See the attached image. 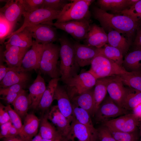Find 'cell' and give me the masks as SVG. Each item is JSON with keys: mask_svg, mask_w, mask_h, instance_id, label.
<instances>
[{"mask_svg": "<svg viewBox=\"0 0 141 141\" xmlns=\"http://www.w3.org/2000/svg\"><path fill=\"white\" fill-rule=\"evenodd\" d=\"M94 17L105 30L112 29L125 35L130 39L136 32L140 21L126 15L108 13L99 7H93Z\"/></svg>", "mask_w": 141, "mask_h": 141, "instance_id": "6da1fadb", "label": "cell"}, {"mask_svg": "<svg viewBox=\"0 0 141 141\" xmlns=\"http://www.w3.org/2000/svg\"><path fill=\"white\" fill-rule=\"evenodd\" d=\"M58 40L60 44V79L64 83L78 74L80 67L75 60L73 43L65 35L61 37Z\"/></svg>", "mask_w": 141, "mask_h": 141, "instance_id": "7a4b0ae2", "label": "cell"}, {"mask_svg": "<svg viewBox=\"0 0 141 141\" xmlns=\"http://www.w3.org/2000/svg\"><path fill=\"white\" fill-rule=\"evenodd\" d=\"M90 64L88 71L97 79L119 75L127 72L122 67L99 52L92 59Z\"/></svg>", "mask_w": 141, "mask_h": 141, "instance_id": "3957f363", "label": "cell"}, {"mask_svg": "<svg viewBox=\"0 0 141 141\" xmlns=\"http://www.w3.org/2000/svg\"><path fill=\"white\" fill-rule=\"evenodd\" d=\"M60 47L51 43L44 45L39 69L42 73L52 78L61 76L57 67Z\"/></svg>", "mask_w": 141, "mask_h": 141, "instance_id": "277c9868", "label": "cell"}, {"mask_svg": "<svg viewBox=\"0 0 141 141\" xmlns=\"http://www.w3.org/2000/svg\"><path fill=\"white\" fill-rule=\"evenodd\" d=\"M67 4L61 10L55 22L61 23L89 18L90 6L94 1L74 0Z\"/></svg>", "mask_w": 141, "mask_h": 141, "instance_id": "5b68a950", "label": "cell"}, {"mask_svg": "<svg viewBox=\"0 0 141 141\" xmlns=\"http://www.w3.org/2000/svg\"><path fill=\"white\" fill-rule=\"evenodd\" d=\"M96 79L88 71L77 74L67 80L64 83L70 100L75 97L93 88Z\"/></svg>", "mask_w": 141, "mask_h": 141, "instance_id": "8992f818", "label": "cell"}, {"mask_svg": "<svg viewBox=\"0 0 141 141\" xmlns=\"http://www.w3.org/2000/svg\"><path fill=\"white\" fill-rule=\"evenodd\" d=\"M61 11L42 8L30 13L24 12L23 15L24 20L22 25L17 30L13 32L7 39L30 26L41 24L50 25L53 23V20L57 19Z\"/></svg>", "mask_w": 141, "mask_h": 141, "instance_id": "52a82bcc", "label": "cell"}, {"mask_svg": "<svg viewBox=\"0 0 141 141\" xmlns=\"http://www.w3.org/2000/svg\"><path fill=\"white\" fill-rule=\"evenodd\" d=\"M89 18L70 21L61 23H52L51 25L63 30L78 40H85L90 25Z\"/></svg>", "mask_w": 141, "mask_h": 141, "instance_id": "ba28073f", "label": "cell"}, {"mask_svg": "<svg viewBox=\"0 0 141 141\" xmlns=\"http://www.w3.org/2000/svg\"><path fill=\"white\" fill-rule=\"evenodd\" d=\"M128 113V110L119 106L108 96L101 103L94 116L97 122L103 124Z\"/></svg>", "mask_w": 141, "mask_h": 141, "instance_id": "9c48e42d", "label": "cell"}, {"mask_svg": "<svg viewBox=\"0 0 141 141\" xmlns=\"http://www.w3.org/2000/svg\"><path fill=\"white\" fill-rule=\"evenodd\" d=\"M140 119L133 113H128L103 123V125L116 131L130 133L136 131Z\"/></svg>", "mask_w": 141, "mask_h": 141, "instance_id": "30bf717a", "label": "cell"}, {"mask_svg": "<svg viewBox=\"0 0 141 141\" xmlns=\"http://www.w3.org/2000/svg\"><path fill=\"white\" fill-rule=\"evenodd\" d=\"M53 26L41 24L31 25L25 28L31 32L36 43L45 45L53 43L58 39L56 31Z\"/></svg>", "mask_w": 141, "mask_h": 141, "instance_id": "8fae6325", "label": "cell"}, {"mask_svg": "<svg viewBox=\"0 0 141 141\" xmlns=\"http://www.w3.org/2000/svg\"><path fill=\"white\" fill-rule=\"evenodd\" d=\"M44 45L36 43L34 41L31 48L25 54L21 67L26 72L39 69Z\"/></svg>", "mask_w": 141, "mask_h": 141, "instance_id": "7c38bea8", "label": "cell"}, {"mask_svg": "<svg viewBox=\"0 0 141 141\" xmlns=\"http://www.w3.org/2000/svg\"><path fill=\"white\" fill-rule=\"evenodd\" d=\"M75 60L80 67L89 64L93 58L99 53V48L78 42L73 43Z\"/></svg>", "mask_w": 141, "mask_h": 141, "instance_id": "4fadbf2b", "label": "cell"}, {"mask_svg": "<svg viewBox=\"0 0 141 141\" xmlns=\"http://www.w3.org/2000/svg\"><path fill=\"white\" fill-rule=\"evenodd\" d=\"M66 141H96L98 136L74 118L71 123L69 131L64 138Z\"/></svg>", "mask_w": 141, "mask_h": 141, "instance_id": "5bb4252c", "label": "cell"}, {"mask_svg": "<svg viewBox=\"0 0 141 141\" xmlns=\"http://www.w3.org/2000/svg\"><path fill=\"white\" fill-rule=\"evenodd\" d=\"M47 115L48 119L58 133L63 138H65L70 130L71 123L61 113L57 105L52 107Z\"/></svg>", "mask_w": 141, "mask_h": 141, "instance_id": "9a60e30c", "label": "cell"}, {"mask_svg": "<svg viewBox=\"0 0 141 141\" xmlns=\"http://www.w3.org/2000/svg\"><path fill=\"white\" fill-rule=\"evenodd\" d=\"M109 96L118 105L122 108L126 87L118 75L111 76L107 86Z\"/></svg>", "mask_w": 141, "mask_h": 141, "instance_id": "2e32d148", "label": "cell"}, {"mask_svg": "<svg viewBox=\"0 0 141 141\" xmlns=\"http://www.w3.org/2000/svg\"><path fill=\"white\" fill-rule=\"evenodd\" d=\"M54 99L57 101V105L60 112L71 123L74 118L73 104L66 89L58 85Z\"/></svg>", "mask_w": 141, "mask_h": 141, "instance_id": "e0dca14e", "label": "cell"}, {"mask_svg": "<svg viewBox=\"0 0 141 141\" xmlns=\"http://www.w3.org/2000/svg\"><path fill=\"white\" fill-rule=\"evenodd\" d=\"M5 50L3 52L4 60L9 68L21 67L25 55L29 48H23L4 44Z\"/></svg>", "mask_w": 141, "mask_h": 141, "instance_id": "ac0fdd59", "label": "cell"}, {"mask_svg": "<svg viewBox=\"0 0 141 141\" xmlns=\"http://www.w3.org/2000/svg\"><path fill=\"white\" fill-rule=\"evenodd\" d=\"M0 10V13L15 26L25 12L21 0H8Z\"/></svg>", "mask_w": 141, "mask_h": 141, "instance_id": "d6986e66", "label": "cell"}, {"mask_svg": "<svg viewBox=\"0 0 141 141\" xmlns=\"http://www.w3.org/2000/svg\"><path fill=\"white\" fill-rule=\"evenodd\" d=\"M86 44L100 48L108 43V36L104 29L95 24L91 25L84 40Z\"/></svg>", "mask_w": 141, "mask_h": 141, "instance_id": "ffe728a7", "label": "cell"}, {"mask_svg": "<svg viewBox=\"0 0 141 141\" xmlns=\"http://www.w3.org/2000/svg\"><path fill=\"white\" fill-rule=\"evenodd\" d=\"M40 122V120L34 114H28L19 134L23 141H31L37 135Z\"/></svg>", "mask_w": 141, "mask_h": 141, "instance_id": "44dd1931", "label": "cell"}, {"mask_svg": "<svg viewBox=\"0 0 141 141\" xmlns=\"http://www.w3.org/2000/svg\"><path fill=\"white\" fill-rule=\"evenodd\" d=\"M46 87L44 79L39 74L29 88L30 108L37 109Z\"/></svg>", "mask_w": 141, "mask_h": 141, "instance_id": "7402d4cb", "label": "cell"}, {"mask_svg": "<svg viewBox=\"0 0 141 141\" xmlns=\"http://www.w3.org/2000/svg\"><path fill=\"white\" fill-rule=\"evenodd\" d=\"M10 70L0 81V87L5 88L13 85L25 83L29 80L30 76L21 67L10 68Z\"/></svg>", "mask_w": 141, "mask_h": 141, "instance_id": "603a6c76", "label": "cell"}, {"mask_svg": "<svg viewBox=\"0 0 141 141\" xmlns=\"http://www.w3.org/2000/svg\"><path fill=\"white\" fill-rule=\"evenodd\" d=\"M139 0H98L97 4L99 8L107 11H110L115 14L120 13L128 9Z\"/></svg>", "mask_w": 141, "mask_h": 141, "instance_id": "cb8c5ba5", "label": "cell"}, {"mask_svg": "<svg viewBox=\"0 0 141 141\" xmlns=\"http://www.w3.org/2000/svg\"><path fill=\"white\" fill-rule=\"evenodd\" d=\"M107 31L108 32V44L118 49L123 56L126 55L131 45L130 40L127 39L116 31L112 29Z\"/></svg>", "mask_w": 141, "mask_h": 141, "instance_id": "d4e9b609", "label": "cell"}, {"mask_svg": "<svg viewBox=\"0 0 141 141\" xmlns=\"http://www.w3.org/2000/svg\"><path fill=\"white\" fill-rule=\"evenodd\" d=\"M32 38L31 32L25 28L22 31L10 36L4 44H8L21 48H29L34 43V41L33 40Z\"/></svg>", "mask_w": 141, "mask_h": 141, "instance_id": "484cf974", "label": "cell"}, {"mask_svg": "<svg viewBox=\"0 0 141 141\" xmlns=\"http://www.w3.org/2000/svg\"><path fill=\"white\" fill-rule=\"evenodd\" d=\"M93 90H89L78 95L72 100L73 104L87 111L90 115L94 116Z\"/></svg>", "mask_w": 141, "mask_h": 141, "instance_id": "4316f807", "label": "cell"}, {"mask_svg": "<svg viewBox=\"0 0 141 141\" xmlns=\"http://www.w3.org/2000/svg\"><path fill=\"white\" fill-rule=\"evenodd\" d=\"M111 77L97 80L93 92L94 115L100 105L106 96L107 93V86Z\"/></svg>", "mask_w": 141, "mask_h": 141, "instance_id": "83f0119b", "label": "cell"}, {"mask_svg": "<svg viewBox=\"0 0 141 141\" xmlns=\"http://www.w3.org/2000/svg\"><path fill=\"white\" fill-rule=\"evenodd\" d=\"M122 67L128 72H141V50L127 54L124 59Z\"/></svg>", "mask_w": 141, "mask_h": 141, "instance_id": "f1b7e54d", "label": "cell"}, {"mask_svg": "<svg viewBox=\"0 0 141 141\" xmlns=\"http://www.w3.org/2000/svg\"><path fill=\"white\" fill-rule=\"evenodd\" d=\"M60 80V78H52L49 81L37 109L45 110L51 106Z\"/></svg>", "mask_w": 141, "mask_h": 141, "instance_id": "f546056e", "label": "cell"}, {"mask_svg": "<svg viewBox=\"0 0 141 141\" xmlns=\"http://www.w3.org/2000/svg\"><path fill=\"white\" fill-rule=\"evenodd\" d=\"M72 104L74 118L79 123L86 127L93 134L98 136L97 130L93 126L89 113L74 104Z\"/></svg>", "mask_w": 141, "mask_h": 141, "instance_id": "4dcf8cb0", "label": "cell"}, {"mask_svg": "<svg viewBox=\"0 0 141 141\" xmlns=\"http://www.w3.org/2000/svg\"><path fill=\"white\" fill-rule=\"evenodd\" d=\"M12 105L14 110L21 118H25L28 114L27 111L30 104L28 95H27L24 90H22L20 92Z\"/></svg>", "mask_w": 141, "mask_h": 141, "instance_id": "1f68e13d", "label": "cell"}, {"mask_svg": "<svg viewBox=\"0 0 141 141\" xmlns=\"http://www.w3.org/2000/svg\"><path fill=\"white\" fill-rule=\"evenodd\" d=\"M122 108L128 110H132L141 103V91L128 87Z\"/></svg>", "mask_w": 141, "mask_h": 141, "instance_id": "d6a6232c", "label": "cell"}, {"mask_svg": "<svg viewBox=\"0 0 141 141\" xmlns=\"http://www.w3.org/2000/svg\"><path fill=\"white\" fill-rule=\"evenodd\" d=\"M48 120L47 114L42 118L40 121L39 133L42 138L54 139L60 134L55 126Z\"/></svg>", "mask_w": 141, "mask_h": 141, "instance_id": "836d02e7", "label": "cell"}, {"mask_svg": "<svg viewBox=\"0 0 141 141\" xmlns=\"http://www.w3.org/2000/svg\"><path fill=\"white\" fill-rule=\"evenodd\" d=\"M118 76L124 85L141 91V72H127Z\"/></svg>", "mask_w": 141, "mask_h": 141, "instance_id": "e575fe53", "label": "cell"}, {"mask_svg": "<svg viewBox=\"0 0 141 141\" xmlns=\"http://www.w3.org/2000/svg\"><path fill=\"white\" fill-rule=\"evenodd\" d=\"M103 47L99 48V52L119 66L122 67L124 56L121 51L118 49L108 44Z\"/></svg>", "mask_w": 141, "mask_h": 141, "instance_id": "d590c367", "label": "cell"}, {"mask_svg": "<svg viewBox=\"0 0 141 141\" xmlns=\"http://www.w3.org/2000/svg\"><path fill=\"white\" fill-rule=\"evenodd\" d=\"M15 26L0 13V43L3 45L5 40L13 32Z\"/></svg>", "mask_w": 141, "mask_h": 141, "instance_id": "8d00e7d4", "label": "cell"}, {"mask_svg": "<svg viewBox=\"0 0 141 141\" xmlns=\"http://www.w3.org/2000/svg\"><path fill=\"white\" fill-rule=\"evenodd\" d=\"M109 129L116 141L137 140V136L136 133V131L132 132L126 133L116 131Z\"/></svg>", "mask_w": 141, "mask_h": 141, "instance_id": "74e56055", "label": "cell"}, {"mask_svg": "<svg viewBox=\"0 0 141 141\" xmlns=\"http://www.w3.org/2000/svg\"><path fill=\"white\" fill-rule=\"evenodd\" d=\"M68 3L66 0H44L42 8L61 11Z\"/></svg>", "mask_w": 141, "mask_h": 141, "instance_id": "f35d334b", "label": "cell"}, {"mask_svg": "<svg viewBox=\"0 0 141 141\" xmlns=\"http://www.w3.org/2000/svg\"><path fill=\"white\" fill-rule=\"evenodd\" d=\"M25 12L30 13L42 8L44 0H21Z\"/></svg>", "mask_w": 141, "mask_h": 141, "instance_id": "ab89813d", "label": "cell"}, {"mask_svg": "<svg viewBox=\"0 0 141 141\" xmlns=\"http://www.w3.org/2000/svg\"><path fill=\"white\" fill-rule=\"evenodd\" d=\"M120 13L138 20H141V0H139L130 8L124 10Z\"/></svg>", "mask_w": 141, "mask_h": 141, "instance_id": "60d3db41", "label": "cell"}, {"mask_svg": "<svg viewBox=\"0 0 141 141\" xmlns=\"http://www.w3.org/2000/svg\"><path fill=\"white\" fill-rule=\"evenodd\" d=\"M5 107L9 114L10 121L19 132L23 125L21 118L14 110L11 108L10 104H8Z\"/></svg>", "mask_w": 141, "mask_h": 141, "instance_id": "b9f144b4", "label": "cell"}, {"mask_svg": "<svg viewBox=\"0 0 141 141\" xmlns=\"http://www.w3.org/2000/svg\"><path fill=\"white\" fill-rule=\"evenodd\" d=\"M98 139L99 141H116L109 129L103 125L97 130Z\"/></svg>", "mask_w": 141, "mask_h": 141, "instance_id": "7bdbcfd3", "label": "cell"}, {"mask_svg": "<svg viewBox=\"0 0 141 141\" xmlns=\"http://www.w3.org/2000/svg\"><path fill=\"white\" fill-rule=\"evenodd\" d=\"M25 84H17L5 88H1L0 95L4 97L9 94L19 93L23 89Z\"/></svg>", "mask_w": 141, "mask_h": 141, "instance_id": "ee69618b", "label": "cell"}, {"mask_svg": "<svg viewBox=\"0 0 141 141\" xmlns=\"http://www.w3.org/2000/svg\"><path fill=\"white\" fill-rule=\"evenodd\" d=\"M19 132L13 125L11 126L0 130V139L19 135Z\"/></svg>", "mask_w": 141, "mask_h": 141, "instance_id": "f6af8a7d", "label": "cell"}, {"mask_svg": "<svg viewBox=\"0 0 141 141\" xmlns=\"http://www.w3.org/2000/svg\"><path fill=\"white\" fill-rule=\"evenodd\" d=\"M136 32V37L132 45L133 50H141V20L140 21Z\"/></svg>", "mask_w": 141, "mask_h": 141, "instance_id": "bcb514c9", "label": "cell"}, {"mask_svg": "<svg viewBox=\"0 0 141 141\" xmlns=\"http://www.w3.org/2000/svg\"><path fill=\"white\" fill-rule=\"evenodd\" d=\"M10 121L9 114L6 109L5 106L0 103V125Z\"/></svg>", "mask_w": 141, "mask_h": 141, "instance_id": "7dc6e473", "label": "cell"}, {"mask_svg": "<svg viewBox=\"0 0 141 141\" xmlns=\"http://www.w3.org/2000/svg\"><path fill=\"white\" fill-rule=\"evenodd\" d=\"M20 92L9 94L1 98V99L6 101L9 104H12L17 98Z\"/></svg>", "mask_w": 141, "mask_h": 141, "instance_id": "c3c4849f", "label": "cell"}, {"mask_svg": "<svg viewBox=\"0 0 141 141\" xmlns=\"http://www.w3.org/2000/svg\"><path fill=\"white\" fill-rule=\"evenodd\" d=\"M10 68L5 66L1 64L0 66V81H1L4 78Z\"/></svg>", "mask_w": 141, "mask_h": 141, "instance_id": "681fc988", "label": "cell"}, {"mask_svg": "<svg viewBox=\"0 0 141 141\" xmlns=\"http://www.w3.org/2000/svg\"><path fill=\"white\" fill-rule=\"evenodd\" d=\"M132 110V113L140 119H141V103L135 107Z\"/></svg>", "mask_w": 141, "mask_h": 141, "instance_id": "f907efd6", "label": "cell"}, {"mask_svg": "<svg viewBox=\"0 0 141 141\" xmlns=\"http://www.w3.org/2000/svg\"><path fill=\"white\" fill-rule=\"evenodd\" d=\"M18 136L3 138V141H23L19 136Z\"/></svg>", "mask_w": 141, "mask_h": 141, "instance_id": "816d5d0a", "label": "cell"}, {"mask_svg": "<svg viewBox=\"0 0 141 141\" xmlns=\"http://www.w3.org/2000/svg\"><path fill=\"white\" fill-rule=\"evenodd\" d=\"M13 124L10 121L0 125V130L11 126Z\"/></svg>", "mask_w": 141, "mask_h": 141, "instance_id": "f5cc1de1", "label": "cell"}, {"mask_svg": "<svg viewBox=\"0 0 141 141\" xmlns=\"http://www.w3.org/2000/svg\"><path fill=\"white\" fill-rule=\"evenodd\" d=\"M42 139L39 133L35 136L31 141H41Z\"/></svg>", "mask_w": 141, "mask_h": 141, "instance_id": "db71d44e", "label": "cell"}, {"mask_svg": "<svg viewBox=\"0 0 141 141\" xmlns=\"http://www.w3.org/2000/svg\"><path fill=\"white\" fill-rule=\"evenodd\" d=\"M54 141H64V139L61 135L60 134L54 139Z\"/></svg>", "mask_w": 141, "mask_h": 141, "instance_id": "11a10c76", "label": "cell"}, {"mask_svg": "<svg viewBox=\"0 0 141 141\" xmlns=\"http://www.w3.org/2000/svg\"><path fill=\"white\" fill-rule=\"evenodd\" d=\"M140 129V141H141V119H140L139 126Z\"/></svg>", "mask_w": 141, "mask_h": 141, "instance_id": "9f6ffc18", "label": "cell"}, {"mask_svg": "<svg viewBox=\"0 0 141 141\" xmlns=\"http://www.w3.org/2000/svg\"><path fill=\"white\" fill-rule=\"evenodd\" d=\"M55 139H47L42 138L41 141H54Z\"/></svg>", "mask_w": 141, "mask_h": 141, "instance_id": "6f0895ef", "label": "cell"}, {"mask_svg": "<svg viewBox=\"0 0 141 141\" xmlns=\"http://www.w3.org/2000/svg\"><path fill=\"white\" fill-rule=\"evenodd\" d=\"M64 141H66L64 140Z\"/></svg>", "mask_w": 141, "mask_h": 141, "instance_id": "680465c9", "label": "cell"}]
</instances>
